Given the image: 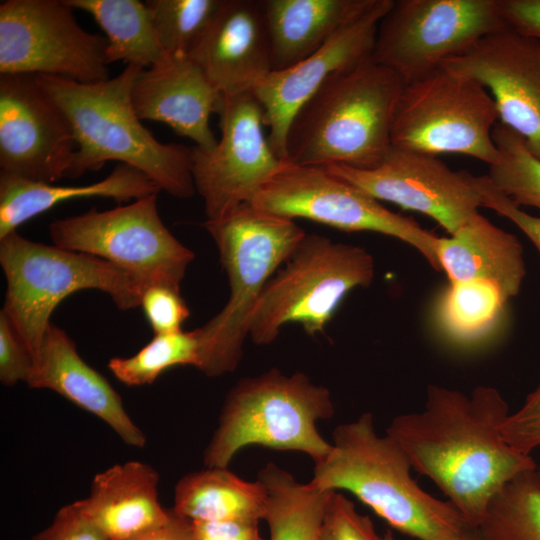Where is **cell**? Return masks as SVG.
Here are the masks:
<instances>
[{
	"instance_id": "1",
	"label": "cell",
	"mask_w": 540,
	"mask_h": 540,
	"mask_svg": "<svg viewBox=\"0 0 540 540\" xmlns=\"http://www.w3.org/2000/svg\"><path fill=\"white\" fill-rule=\"evenodd\" d=\"M508 415L506 401L493 387L479 386L467 396L429 385L424 410L396 416L386 434L465 522L479 528L503 487L520 473L537 468L530 455L504 440L501 426Z\"/></svg>"
},
{
	"instance_id": "2",
	"label": "cell",
	"mask_w": 540,
	"mask_h": 540,
	"mask_svg": "<svg viewBox=\"0 0 540 540\" xmlns=\"http://www.w3.org/2000/svg\"><path fill=\"white\" fill-rule=\"evenodd\" d=\"M142 69L126 65L117 76L95 83L37 75L73 129L77 150L68 178L117 161L145 174L160 190L190 198L196 193L192 147L158 141L132 104V88Z\"/></svg>"
},
{
	"instance_id": "3",
	"label": "cell",
	"mask_w": 540,
	"mask_h": 540,
	"mask_svg": "<svg viewBox=\"0 0 540 540\" xmlns=\"http://www.w3.org/2000/svg\"><path fill=\"white\" fill-rule=\"evenodd\" d=\"M406 82L371 58L331 76L298 110L286 138V162L371 169L389 152Z\"/></svg>"
},
{
	"instance_id": "4",
	"label": "cell",
	"mask_w": 540,
	"mask_h": 540,
	"mask_svg": "<svg viewBox=\"0 0 540 540\" xmlns=\"http://www.w3.org/2000/svg\"><path fill=\"white\" fill-rule=\"evenodd\" d=\"M332 439L331 451L315 463L313 487L347 490L393 529L419 540H461L471 527L449 501L416 483L406 453L376 433L371 413L340 424Z\"/></svg>"
},
{
	"instance_id": "5",
	"label": "cell",
	"mask_w": 540,
	"mask_h": 540,
	"mask_svg": "<svg viewBox=\"0 0 540 540\" xmlns=\"http://www.w3.org/2000/svg\"><path fill=\"white\" fill-rule=\"evenodd\" d=\"M203 225L216 243L230 290L222 310L195 329L200 346L197 368L217 377L238 367L265 286L306 233L294 220L250 204Z\"/></svg>"
},
{
	"instance_id": "6",
	"label": "cell",
	"mask_w": 540,
	"mask_h": 540,
	"mask_svg": "<svg viewBox=\"0 0 540 540\" xmlns=\"http://www.w3.org/2000/svg\"><path fill=\"white\" fill-rule=\"evenodd\" d=\"M333 415L329 390L302 372L285 375L272 368L242 379L225 399L204 463L228 467L236 453L250 445L303 452L316 463L332 448L316 423Z\"/></svg>"
},
{
	"instance_id": "7",
	"label": "cell",
	"mask_w": 540,
	"mask_h": 540,
	"mask_svg": "<svg viewBox=\"0 0 540 540\" xmlns=\"http://www.w3.org/2000/svg\"><path fill=\"white\" fill-rule=\"evenodd\" d=\"M0 265L7 288L2 310L39 356L50 317L66 297L85 289L109 295L120 310L140 306L143 287L113 264L81 252L34 242L17 231L0 239Z\"/></svg>"
},
{
	"instance_id": "8",
	"label": "cell",
	"mask_w": 540,
	"mask_h": 540,
	"mask_svg": "<svg viewBox=\"0 0 540 540\" xmlns=\"http://www.w3.org/2000/svg\"><path fill=\"white\" fill-rule=\"evenodd\" d=\"M284 267L265 286L254 309L249 337L271 344L287 323L310 336L324 334L344 297L374 278L373 257L364 248L306 234Z\"/></svg>"
},
{
	"instance_id": "9",
	"label": "cell",
	"mask_w": 540,
	"mask_h": 540,
	"mask_svg": "<svg viewBox=\"0 0 540 540\" xmlns=\"http://www.w3.org/2000/svg\"><path fill=\"white\" fill-rule=\"evenodd\" d=\"M495 102L477 81L444 67L407 83L396 109L393 146L438 156L460 154L489 166L499 152Z\"/></svg>"
},
{
	"instance_id": "10",
	"label": "cell",
	"mask_w": 540,
	"mask_h": 540,
	"mask_svg": "<svg viewBox=\"0 0 540 540\" xmlns=\"http://www.w3.org/2000/svg\"><path fill=\"white\" fill-rule=\"evenodd\" d=\"M49 232L54 245L101 258L130 274L143 289L163 285L181 290L195 257L162 222L157 194L56 219Z\"/></svg>"
},
{
	"instance_id": "11",
	"label": "cell",
	"mask_w": 540,
	"mask_h": 540,
	"mask_svg": "<svg viewBox=\"0 0 540 540\" xmlns=\"http://www.w3.org/2000/svg\"><path fill=\"white\" fill-rule=\"evenodd\" d=\"M507 28L499 0H393L379 23L371 59L407 84Z\"/></svg>"
},
{
	"instance_id": "12",
	"label": "cell",
	"mask_w": 540,
	"mask_h": 540,
	"mask_svg": "<svg viewBox=\"0 0 540 540\" xmlns=\"http://www.w3.org/2000/svg\"><path fill=\"white\" fill-rule=\"evenodd\" d=\"M294 220L308 219L342 231H371L397 238L415 249L436 270L439 236L413 218L392 212L380 201L324 167L287 163L250 204Z\"/></svg>"
},
{
	"instance_id": "13",
	"label": "cell",
	"mask_w": 540,
	"mask_h": 540,
	"mask_svg": "<svg viewBox=\"0 0 540 540\" xmlns=\"http://www.w3.org/2000/svg\"><path fill=\"white\" fill-rule=\"evenodd\" d=\"M64 0L0 3V73L108 80L107 39L84 30Z\"/></svg>"
},
{
	"instance_id": "14",
	"label": "cell",
	"mask_w": 540,
	"mask_h": 540,
	"mask_svg": "<svg viewBox=\"0 0 540 540\" xmlns=\"http://www.w3.org/2000/svg\"><path fill=\"white\" fill-rule=\"evenodd\" d=\"M221 137L211 149L192 146L191 169L207 220H219L251 204L286 164L264 134L263 109L252 92L223 95Z\"/></svg>"
},
{
	"instance_id": "15",
	"label": "cell",
	"mask_w": 540,
	"mask_h": 540,
	"mask_svg": "<svg viewBox=\"0 0 540 540\" xmlns=\"http://www.w3.org/2000/svg\"><path fill=\"white\" fill-rule=\"evenodd\" d=\"M378 201L424 214L449 235L483 207L475 176L451 169L437 156L391 146L371 169L324 167Z\"/></svg>"
},
{
	"instance_id": "16",
	"label": "cell",
	"mask_w": 540,
	"mask_h": 540,
	"mask_svg": "<svg viewBox=\"0 0 540 540\" xmlns=\"http://www.w3.org/2000/svg\"><path fill=\"white\" fill-rule=\"evenodd\" d=\"M76 150L69 120L38 76L1 74V172L53 183L68 178Z\"/></svg>"
},
{
	"instance_id": "17",
	"label": "cell",
	"mask_w": 540,
	"mask_h": 540,
	"mask_svg": "<svg viewBox=\"0 0 540 540\" xmlns=\"http://www.w3.org/2000/svg\"><path fill=\"white\" fill-rule=\"evenodd\" d=\"M442 67L484 86L499 122L519 134L540 160V40L507 28Z\"/></svg>"
},
{
	"instance_id": "18",
	"label": "cell",
	"mask_w": 540,
	"mask_h": 540,
	"mask_svg": "<svg viewBox=\"0 0 540 540\" xmlns=\"http://www.w3.org/2000/svg\"><path fill=\"white\" fill-rule=\"evenodd\" d=\"M393 0H376L359 18L341 28L313 54L282 70L272 71L252 92L269 128L268 141L286 162V138L298 110L333 75L371 58L379 23Z\"/></svg>"
},
{
	"instance_id": "19",
	"label": "cell",
	"mask_w": 540,
	"mask_h": 540,
	"mask_svg": "<svg viewBox=\"0 0 540 540\" xmlns=\"http://www.w3.org/2000/svg\"><path fill=\"white\" fill-rule=\"evenodd\" d=\"M189 57L222 95L253 92L273 71L263 0H222Z\"/></svg>"
},
{
	"instance_id": "20",
	"label": "cell",
	"mask_w": 540,
	"mask_h": 540,
	"mask_svg": "<svg viewBox=\"0 0 540 540\" xmlns=\"http://www.w3.org/2000/svg\"><path fill=\"white\" fill-rule=\"evenodd\" d=\"M131 99L141 120L162 122L199 148L216 145L209 119L211 114H219L223 95L189 56L165 53L157 63L142 69Z\"/></svg>"
},
{
	"instance_id": "21",
	"label": "cell",
	"mask_w": 540,
	"mask_h": 540,
	"mask_svg": "<svg viewBox=\"0 0 540 540\" xmlns=\"http://www.w3.org/2000/svg\"><path fill=\"white\" fill-rule=\"evenodd\" d=\"M27 385L52 390L97 416L129 446L142 448L146 436L126 412L120 395L79 355L74 341L51 324Z\"/></svg>"
},
{
	"instance_id": "22",
	"label": "cell",
	"mask_w": 540,
	"mask_h": 540,
	"mask_svg": "<svg viewBox=\"0 0 540 540\" xmlns=\"http://www.w3.org/2000/svg\"><path fill=\"white\" fill-rule=\"evenodd\" d=\"M159 475L149 464L128 461L96 474L80 500L87 517L107 540H126L165 523L170 509L158 499Z\"/></svg>"
},
{
	"instance_id": "23",
	"label": "cell",
	"mask_w": 540,
	"mask_h": 540,
	"mask_svg": "<svg viewBox=\"0 0 540 540\" xmlns=\"http://www.w3.org/2000/svg\"><path fill=\"white\" fill-rule=\"evenodd\" d=\"M437 258L449 282L487 280L515 297L526 274L523 248L515 235L479 212L448 237H439Z\"/></svg>"
},
{
	"instance_id": "24",
	"label": "cell",
	"mask_w": 540,
	"mask_h": 540,
	"mask_svg": "<svg viewBox=\"0 0 540 540\" xmlns=\"http://www.w3.org/2000/svg\"><path fill=\"white\" fill-rule=\"evenodd\" d=\"M376 0H263L273 71L307 58Z\"/></svg>"
},
{
	"instance_id": "25",
	"label": "cell",
	"mask_w": 540,
	"mask_h": 540,
	"mask_svg": "<svg viewBox=\"0 0 540 540\" xmlns=\"http://www.w3.org/2000/svg\"><path fill=\"white\" fill-rule=\"evenodd\" d=\"M159 191L145 174L125 164H118L98 182L80 186H57L0 172V239L66 200L104 197L121 203Z\"/></svg>"
},
{
	"instance_id": "26",
	"label": "cell",
	"mask_w": 540,
	"mask_h": 540,
	"mask_svg": "<svg viewBox=\"0 0 540 540\" xmlns=\"http://www.w3.org/2000/svg\"><path fill=\"white\" fill-rule=\"evenodd\" d=\"M267 494L257 479H241L227 467H207L175 486L173 511L189 521L264 520Z\"/></svg>"
},
{
	"instance_id": "27",
	"label": "cell",
	"mask_w": 540,
	"mask_h": 540,
	"mask_svg": "<svg viewBox=\"0 0 540 540\" xmlns=\"http://www.w3.org/2000/svg\"><path fill=\"white\" fill-rule=\"evenodd\" d=\"M508 301L503 290L491 281L449 282L436 305L438 328L454 345H478L501 324Z\"/></svg>"
},
{
	"instance_id": "28",
	"label": "cell",
	"mask_w": 540,
	"mask_h": 540,
	"mask_svg": "<svg viewBox=\"0 0 540 540\" xmlns=\"http://www.w3.org/2000/svg\"><path fill=\"white\" fill-rule=\"evenodd\" d=\"M73 9L90 14L107 39L108 64L148 68L164 55L146 3L139 0H64Z\"/></svg>"
},
{
	"instance_id": "29",
	"label": "cell",
	"mask_w": 540,
	"mask_h": 540,
	"mask_svg": "<svg viewBox=\"0 0 540 540\" xmlns=\"http://www.w3.org/2000/svg\"><path fill=\"white\" fill-rule=\"evenodd\" d=\"M267 494L266 521L269 540H318L326 505L333 490L303 484L286 470L269 462L257 478Z\"/></svg>"
},
{
	"instance_id": "30",
	"label": "cell",
	"mask_w": 540,
	"mask_h": 540,
	"mask_svg": "<svg viewBox=\"0 0 540 540\" xmlns=\"http://www.w3.org/2000/svg\"><path fill=\"white\" fill-rule=\"evenodd\" d=\"M485 540H540V474L524 471L491 501L479 527Z\"/></svg>"
},
{
	"instance_id": "31",
	"label": "cell",
	"mask_w": 540,
	"mask_h": 540,
	"mask_svg": "<svg viewBox=\"0 0 540 540\" xmlns=\"http://www.w3.org/2000/svg\"><path fill=\"white\" fill-rule=\"evenodd\" d=\"M199 353L196 330L154 334L134 355L111 358L108 368L127 386L149 385L171 367L191 365L197 368Z\"/></svg>"
},
{
	"instance_id": "32",
	"label": "cell",
	"mask_w": 540,
	"mask_h": 540,
	"mask_svg": "<svg viewBox=\"0 0 540 540\" xmlns=\"http://www.w3.org/2000/svg\"><path fill=\"white\" fill-rule=\"evenodd\" d=\"M493 139L499 157L489 166L488 178L518 206L540 212V160L519 134L500 122L494 127Z\"/></svg>"
},
{
	"instance_id": "33",
	"label": "cell",
	"mask_w": 540,
	"mask_h": 540,
	"mask_svg": "<svg viewBox=\"0 0 540 540\" xmlns=\"http://www.w3.org/2000/svg\"><path fill=\"white\" fill-rule=\"evenodd\" d=\"M222 0L146 1L158 41L165 53L189 56L212 23Z\"/></svg>"
},
{
	"instance_id": "34",
	"label": "cell",
	"mask_w": 540,
	"mask_h": 540,
	"mask_svg": "<svg viewBox=\"0 0 540 540\" xmlns=\"http://www.w3.org/2000/svg\"><path fill=\"white\" fill-rule=\"evenodd\" d=\"M318 540H382L369 516L360 514L352 501L333 490L329 496Z\"/></svg>"
},
{
	"instance_id": "35",
	"label": "cell",
	"mask_w": 540,
	"mask_h": 540,
	"mask_svg": "<svg viewBox=\"0 0 540 540\" xmlns=\"http://www.w3.org/2000/svg\"><path fill=\"white\" fill-rule=\"evenodd\" d=\"M140 307L154 334L181 331L182 324L190 316V309L181 296V290L163 285L144 289Z\"/></svg>"
},
{
	"instance_id": "36",
	"label": "cell",
	"mask_w": 540,
	"mask_h": 540,
	"mask_svg": "<svg viewBox=\"0 0 540 540\" xmlns=\"http://www.w3.org/2000/svg\"><path fill=\"white\" fill-rule=\"evenodd\" d=\"M34 368L33 356L14 325L1 309L0 311V381L5 386H13L20 381L27 382Z\"/></svg>"
},
{
	"instance_id": "37",
	"label": "cell",
	"mask_w": 540,
	"mask_h": 540,
	"mask_svg": "<svg viewBox=\"0 0 540 540\" xmlns=\"http://www.w3.org/2000/svg\"><path fill=\"white\" fill-rule=\"evenodd\" d=\"M501 434L509 446L524 455L540 447V384L518 411L508 415Z\"/></svg>"
},
{
	"instance_id": "38",
	"label": "cell",
	"mask_w": 540,
	"mask_h": 540,
	"mask_svg": "<svg viewBox=\"0 0 540 540\" xmlns=\"http://www.w3.org/2000/svg\"><path fill=\"white\" fill-rule=\"evenodd\" d=\"M483 207L489 208L512 221L535 245L540 253V216L528 214L509 197L499 191L487 175L475 176Z\"/></svg>"
},
{
	"instance_id": "39",
	"label": "cell",
	"mask_w": 540,
	"mask_h": 540,
	"mask_svg": "<svg viewBox=\"0 0 540 540\" xmlns=\"http://www.w3.org/2000/svg\"><path fill=\"white\" fill-rule=\"evenodd\" d=\"M32 540H107L84 513L80 500L63 506Z\"/></svg>"
},
{
	"instance_id": "40",
	"label": "cell",
	"mask_w": 540,
	"mask_h": 540,
	"mask_svg": "<svg viewBox=\"0 0 540 540\" xmlns=\"http://www.w3.org/2000/svg\"><path fill=\"white\" fill-rule=\"evenodd\" d=\"M194 540H265L253 521H190Z\"/></svg>"
},
{
	"instance_id": "41",
	"label": "cell",
	"mask_w": 540,
	"mask_h": 540,
	"mask_svg": "<svg viewBox=\"0 0 540 540\" xmlns=\"http://www.w3.org/2000/svg\"><path fill=\"white\" fill-rule=\"evenodd\" d=\"M508 27L540 40V0H499Z\"/></svg>"
},
{
	"instance_id": "42",
	"label": "cell",
	"mask_w": 540,
	"mask_h": 540,
	"mask_svg": "<svg viewBox=\"0 0 540 540\" xmlns=\"http://www.w3.org/2000/svg\"><path fill=\"white\" fill-rule=\"evenodd\" d=\"M126 540H194L189 520L170 509L169 519Z\"/></svg>"
},
{
	"instance_id": "43",
	"label": "cell",
	"mask_w": 540,
	"mask_h": 540,
	"mask_svg": "<svg viewBox=\"0 0 540 540\" xmlns=\"http://www.w3.org/2000/svg\"><path fill=\"white\" fill-rule=\"evenodd\" d=\"M461 540H485L479 528L470 527L464 533Z\"/></svg>"
},
{
	"instance_id": "44",
	"label": "cell",
	"mask_w": 540,
	"mask_h": 540,
	"mask_svg": "<svg viewBox=\"0 0 540 540\" xmlns=\"http://www.w3.org/2000/svg\"><path fill=\"white\" fill-rule=\"evenodd\" d=\"M382 540H395L393 533L390 529L386 530L382 536Z\"/></svg>"
},
{
	"instance_id": "45",
	"label": "cell",
	"mask_w": 540,
	"mask_h": 540,
	"mask_svg": "<svg viewBox=\"0 0 540 540\" xmlns=\"http://www.w3.org/2000/svg\"><path fill=\"white\" fill-rule=\"evenodd\" d=\"M539 474H540V470H538Z\"/></svg>"
}]
</instances>
